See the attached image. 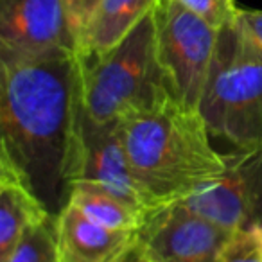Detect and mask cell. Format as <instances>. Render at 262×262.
Wrapping results in <instances>:
<instances>
[{
    "instance_id": "cell-1",
    "label": "cell",
    "mask_w": 262,
    "mask_h": 262,
    "mask_svg": "<svg viewBox=\"0 0 262 262\" xmlns=\"http://www.w3.org/2000/svg\"><path fill=\"white\" fill-rule=\"evenodd\" d=\"M81 74L83 58L72 49L0 61V158L52 215L67 201Z\"/></svg>"
},
{
    "instance_id": "cell-11",
    "label": "cell",
    "mask_w": 262,
    "mask_h": 262,
    "mask_svg": "<svg viewBox=\"0 0 262 262\" xmlns=\"http://www.w3.org/2000/svg\"><path fill=\"white\" fill-rule=\"evenodd\" d=\"M52 217L20 172L0 158V260L11 253L27 230Z\"/></svg>"
},
{
    "instance_id": "cell-12",
    "label": "cell",
    "mask_w": 262,
    "mask_h": 262,
    "mask_svg": "<svg viewBox=\"0 0 262 262\" xmlns=\"http://www.w3.org/2000/svg\"><path fill=\"white\" fill-rule=\"evenodd\" d=\"M158 0H101L77 45L84 59L97 58L119 45L146 18Z\"/></svg>"
},
{
    "instance_id": "cell-15",
    "label": "cell",
    "mask_w": 262,
    "mask_h": 262,
    "mask_svg": "<svg viewBox=\"0 0 262 262\" xmlns=\"http://www.w3.org/2000/svg\"><path fill=\"white\" fill-rule=\"evenodd\" d=\"M217 262H262V225L233 230Z\"/></svg>"
},
{
    "instance_id": "cell-8",
    "label": "cell",
    "mask_w": 262,
    "mask_h": 262,
    "mask_svg": "<svg viewBox=\"0 0 262 262\" xmlns=\"http://www.w3.org/2000/svg\"><path fill=\"white\" fill-rule=\"evenodd\" d=\"M230 235L232 230L176 201L147 219L137 248L149 262H212Z\"/></svg>"
},
{
    "instance_id": "cell-3",
    "label": "cell",
    "mask_w": 262,
    "mask_h": 262,
    "mask_svg": "<svg viewBox=\"0 0 262 262\" xmlns=\"http://www.w3.org/2000/svg\"><path fill=\"white\" fill-rule=\"evenodd\" d=\"M167 92L158 63L153 11L108 52L83 58L79 104L92 124L117 126Z\"/></svg>"
},
{
    "instance_id": "cell-13",
    "label": "cell",
    "mask_w": 262,
    "mask_h": 262,
    "mask_svg": "<svg viewBox=\"0 0 262 262\" xmlns=\"http://www.w3.org/2000/svg\"><path fill=\"white\" fill-rule=\"evenodd\" d=\"M83 212L92 221L122 232H139L147 217L122 201L90 183H72L67 189V201Z\"/></svg>"
},
{
    "instance_id": "cell-6",
    "label": "cell",
    "mask_w": 262,
    "mask_h": 262,
    "mask_svg": "<svg viewBox=\"0 0 262 262\" xmlns=\"http://www.w3.org/2000/svg\"><path fill=\"white\" fill-rule=\"evenodd\" d=\"M72 183L99 187L142 212L147 219L165 208L137 178L124 147L120 124H92L81 112V104L70 149L67 189Z\"/></svg>"
},
{
    "instance_id": "cell-14",
    "label": "cell",
    "mask_w": 262,
    "mask_h": 262,
    "mask_svg": "<svg viewBox=\"0 0 262 262\" xmlns=\"http://www.w3.org/2000/svg\"><path fill=\"white\" fill-rule=\"evenodd\" d=\"M0 262H58L54 217L27 230L11 253Z\"/></svg>"
},
{
    "instance_id": "cell-19",
    "label": "cell",
    "mask_w": 262,
    "mask_h": 262,
    "mask_svg": "<svg viewBox=\"0 0 262 262\" xmlns=\"http://www.w3.org/2000/svg\"><path fill=\"white\" fill-rule=\"evenodd\" d=\"M120 262H149V260H147V258L144 257L142 253H140L139 248H135V250L131 251V253L127 255V257L124 258V260H120Z\"/></svg>"
},
{
    "instance_id": "cell-9",
    "label": "cell",
    "mask_w": 262,
    "mask_h": 262,
    "mask_svg": "<svg viewBox=\"0 0 262 262\" xmlns=\"http://www.w3.org/2000/svg\"><path fill=\"white\" fill-rule=\"evenodd\" d=\"M77 51L61 0H0V61Z\"/></svg>"
},
{
    "instance_id": "cell-5",
    "label": "cell",
    "mask_w": 262,
    "mask_h": 262,
    "mask_svg": "<svg viewBox=\"0 0 262 262\" xmlns=\"http://www.w3.org/2000/svg\"><path fill=\"white\" fill-rule=\"evenodd\" d=\"M153 15L165 86L180 102L200 110L219 31L176 0H158Z\"/></svg>"
},
{
    "instance_id": "cell-2",
    "label": "cell",
    "mask_w": 262,
    "mask_h": 262,
    "mask_svg": "<svg viewBox=\"0 0 262 262\" xmlns=\"http://www.w3.org/2000/svg\"><path fill=\"white\" fill-rule=\"evenodd\" d=\"M120 131L137 178L165 207L226 171V155L212 146L201 112L169 92L122 120Z\"/></svg>"
},
{
    "instance_id": "cell-16",
    "label": "cell",
    "mask_w": 262,
    "mask_h": 262,
    "mask_svg": "<svg viewBox=\"0 0 262 262\" xmlns=\"http://www.w3.org/2000/svg\"><path fill=\"white\" fill-rule=\"evenodd\" d=\"M176 2L217 31L232 26L239 13L235 0H176Z\"/></svg>"
},
{
    "instance_id": "cell-17",
    "label": "cell",
    "mask_w": 262,
    "mask_h": 262,
    "mask_svg": "<svg viewBox=\"0 0 262 262\" xmlns=\"http://www.w3.org/2000/svg\"><path fill=\"white\" fill-rule=\"evenodd\" d=\"M65 8L67 18H69L70 29L76 38V45H79V40L86 29L88 22L94 16L101 0H61Z\"/></svg>"
},
{
    "instance_id": "cell-18",
    "label": "cell",
    "mask_w": 262,
    "mask_h": 262,
    "mask_svg": "<svg viewBox=\"0 0 262 262\" xmlns=\"http://www.w3.org/2000/svg\"><path fill=\"white\" fill-rule=\"evenodd\" d=\"M235 26L244 40L262 54V9H239Z\"/></svg>"
},
{
    "instance_id": "cell-10",
    "label": "cell",
    "mask_w": 262,
    "mask_h": 262,
    "mask_svg": "<svg viewBox=\"0 0 262 262\" xmlns=\"http://www.w3.org/2000/svg\"><path fill=\"white\" fill-rule=\"evenodd\" d=\"M58 262H120L137 248L139 232L102 226L65 203L54 215Z\"/></svg>"
},
{
    "instance_id": "cell-20",
    "label": "cell",
    "mask_w": 262,
    "mask_h": 262,
    "mask_svg": "<svg viewBox=\"0 0 262 262\" xmlns=\"http://www.w3.org/2000/svg\"><path fill=\"white\" fill-rule=\"evenodd\" d=\"M212 262H217V260H212Z\"/></svg>"
},
{
    "instance_id": "cell-4",
    "label": "cell",
    "mask_w": 262,
    "mask_h": 262,
    "mask_svg": "<svg viewBox=\"0 0 262 262\" xmlns=\"http://www.w3.org/2000/svg\"><path fill=\"white\" fill-rule=\"evenodd\" d=\"M200 112L212 135L235 149L262 147V54L235 22L219 29Z\"/></svg>"
},
{
    "instance_id": "cell-7",
    "label": "cell",
    "mask_w": 262,
    "mask_h": 262,
    "mask_svg": "<svg viewBox=\"0 0 262 262\" xmlns=\"http://www.w3.org/2000/svg\"><path fill=\"white\" fill-rule=\"evenodd\" d=\"M182 203L228 230L262 225V147L226 155V171Z\"/></svg>"
}]
</instances>
